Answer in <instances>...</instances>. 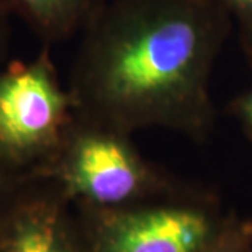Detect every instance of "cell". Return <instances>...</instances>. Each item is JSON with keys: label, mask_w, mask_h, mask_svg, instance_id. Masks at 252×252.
Listing matches in <instances>:
<instances>
[{"label": "cell", "mask_w": 252, "mask_h": 252, "mask_svg": "<svg viewBox=\"0 0 252 252\" xmlns=\"http://www.w3.org/2000/svg\"><path fill=\"white\" fill-rule=\"evenodd\" d=\"M225 21L213 0H107L81 31L67 84L76 114L202 142L215 119L210 76Z\"/></svg>", "instance_id": "cell-1"}, {"label": "cell", "mask_w": 252, "mask_h": 252, "mask_svg": "<svg viewBox=\"0 0 252 252\" xmlns=\"http://www.w3.org/2000/svg\"><path fill=\"white\" fill-rule=\"evenodd\" d=\"M132 133L76 114L58 152L32 178L52 182L74 206L122 207L187 189L147 160Z\"/></svg>", "instance_id": "cell-2"}, {"label": "cell", "mask_w": 252, "mask_h": 252, "mask_svg": "<svg viewBox=\"0 0 252 252\" xmlns=\"http://www.w3.org/2000/svg\"><path fill=\"white\" fill-rule=\"evenodd\" d=\"M76 118L49 46L0 67V168L27 180L45 167Z\"/></svg>", "instance_id": "cell-3"}, {"label": "cell", "mask_w": 252, "mask_h": 252, "mask_svg": "<svg viewBox=\"0 0 252 252\" xmlns=\"http://www.w3.org/2000/svg\"><path fill=\"white\" fill-rule=\"evenodd\" d=\"M74 207L86 252H202L228 216L212 195L192 185L127 206Z\"/></svg>", "instance_id": "cell-4"}, {"label": "cell", "mask_w": 252, "mask_h": 252, "mask_svg": "<svg viewBox=\"0 0 252 252\" xmlns=\"http://www.w3.org/2000/svg\"><path fill=\"white\" fill-rule=\"evenodd\" d=\"M0 252H86L74 205L49 181L23 180L0 209Z\"/></svg>", "instance_id": "cell-5"}, {"label": "cell", "mask_w": 252, "mask_h": 252, "mask_svg": "<svg viewBox=\"0 0 252 252\" xmlns=\"http://www.w3.org/2000/svg\"><path fill=\"white\" fill-rule=\"evenodd\" d=\"M107 0H0V11L20 18L46 46L81 34Z\"/></svg>", "instance_id": "cell-6"}, {"label": "cell", "mask_w": 252, "mask_h": 252, "mask_svg": "<svg viewBox=\"0 0 252 252\" xmlns=\"http://www.w3.org/2000/svg\"><path fill=\"white\" fill-rule=\"evenodd\" d=\"M202 252H252V221L228 215L219 234Z\"/></svg>", "instance_id": "cell-7"}, {"label": "cell", "mask_w": 252, "mask_h": 252, "mask_svg": "<svg viewBox=\"0 0 252 252\" xmlns=\"http://www.w3.org/2000/svg\"><path fill=\"white\" fill-rule=\"evenodd\" d=\"M225 14L234 16L241 24L245 39L252 45V0H213Z\"/></svg>", "instance_id": "cell-8"}, {"label": "cell", "mask_w": 252, "mask_h": 252, "mask_svg": "<svg viewBox=\"0 0 252 252\" xmlns=\"http://www.w3.org/2000/svg\"><path fill=\"white\" fill-rule=\"evenodd\" d=\"M234 108L235 114L240 117L244 125L247 126V129L252 135V89L235 101Z\"/></svg>", "instance_id": "cell-9"}, {"label": "cell", "mask_w": 252, "mask_h": 252, "mask_svg": "<svg viewBox=\"0 0 252 252\" xmlns=\"http://www.w3.org/2000/svg\"><path fill=\"white\" fill-rule=\"evenodd\" d=\"M10 41V17L0 11V67L4 64Z\"/></svg>", "instance_id": "cell-10"}, {"label": "cell", "mask_w": 252, "mask_h": 252, "mask_svg": "<svg viewBox=\"0 0 252 252\" xmlns=\"http://www.w3.org/2000/svg\"><path fill=\"white\" fill-rule=\"evenodd\" d=\"M23 180L16 178L13 175H10L6 171H3L0 168V209L4 205V202L7 200L10 196V193L14 190V188L17 187L18 184Z\"/></svg>", "instance_id": "cell-11"}]
</instances>
